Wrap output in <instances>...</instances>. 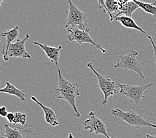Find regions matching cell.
<instances>
[{"label":"cell","mask_w":156,"mask_h":138,"mask_svg":"<svg viewBox=\"0 0 156 138\" xmlns=\"http://www.w3.org/2000/svg\"><path fill=\"white\" fill-rule=\"evenodd\" d=\"M58 86L55 89L53 98L55 99L65 100L75 111V117L80 118L81 114L79 111L76 104V98L80 95L79 90L80 84L71 83L62 75L60 68L58 67Z\"/></svg>","instance_id":"6da1fadb"},{"label":"cell","mask_w":156,"mask_h":138,"mask_svg":"<svg viewBox=\"0 0 156 138\" xmlns=\"http://www.w3.org/2000/svg\"><path fill=\"white\" fill-rule=\"evenodd\" d=\"M115 118V121H124L134 128H140L142 127L156 128V125L152 122L148 121L143 117L142 113L139 111L128 110L127 111H122L119 108L113 109L111 111Z\"/></svg>","instance_id":"7a4b0ae2"},{"label":"cell","mask_w":156,"mask_h":138,"mask_svg":"<svg viewBox=\"0 0 156 138\" xmlns=\"http://www.w3.org/2000/svg\"><path fill=\"white\" fill-rule=\"evenodd\" d=\"M117 53L118 62L114 66L115 69H124L125 73L132 70L139 74L141 80L145 79L142 65L137 59V56L138 55L137 51H131L125 55H122L118 52Z\"/></svg>","instance_id":"3957f363"},{"label":"cell","mask_w":156,"mask_h":138,"mask_svg":"<svg viewBox=\"0 0 156 138\" xmlns=\"http://www.w3.org/2000/svg\"><path fill=\"white\" fill-rule=\"evenodd\" d=\"M87 66L90 68L93 73L96 74L98 78V87L101 90L103 93V98L102 99V106H105L108 102V99L109 97L115 96L116 94V86L117 84L108 76H104L98 73L94 69L92 63L89 62Z\"/></svg>","instance_id":"277c9868"},{"label":"cell","mask_w":156,"mask_h":138,"mask_svg":"<svg viewBox=\"0 0 156 138\" xmlns=\"http://www.w3.org/2000/svg\"><path fill=\"white\" fill-rule=\"evenodd\" d=\"M117 85L120 88L121 95L127 96L131 102L136 104H140L142 102V100L145 98L144 92L153 86V84H143L138 86H133L121 84L118 82Z\"/></svg>","instance_id":"5b68a950"},{"label":"cell","mask_w":156,"mask_h":138,"mask_svg":"<svg viewBox=\"0 0 156 138\" xmlns=\"http://www.w3.org/2000/svg\"><path fill=\"white\" fill-rule=\"evenodd\" d=\"M67 31L69 33L68 39L71 42H76L81 45L83 43H89L94 45L96 48L102 52V53H106V50L103 48L100 44L96 42L92 38L90 32V29H86L85 30H80L79 27L75 28H69Z\"/></svg>","instance_id":"8992f818"},{"label":"cell","mask_w":156,"mask_h":138,"mask_svg":"<svg viewBox=\"0 0 156 138\" xmlns=\"http://www.w3.org/2000/svg\"><path fill=\"white\" fill-rule=\"evenodd\" d=\"M69 11L67 17L66 29L75 28L78 26L80 30H85L84 23L87 21V14L74 4L72 1L69 0Z\"/></svg>","instance_id":"52a82bcc"},{"label":"cell","mask_w":156,"mask_h":138,"mask_svg":"<svg viewBox=\"0 0 156 138\" xmlns=\"http://www.w3.org/2000/svg\"><path fill=\"white\" fill-rule=\"evenodd\" d=\"M30 39V36L28 34L25 35L23 39H17L16 42L12 43L10 44L7 53L3 56V58L5 61H8L10 58H31L27 51L25 49V43Z\"/></svg>","instance_id":"ba28073f"},{"label":"cell","mask_w":156,"mask_h":138,"mask_svg":"<svg viewBox=\"0 0 156 138\" xmlns=\"http://www.w3.org/2000/svg\"><path fill=\"white\" fill-rule=\"evenodd\" d=\"M88 115L90 118L84 122V129L90 133L94 132L96 135H103L106 138H111L107 133L105 122L96 117L93 111H90Z\"/></svg>","instance_id":"9c48e42d"},{"label":"cell","mask_w":156,"mask_h":138,"mask_svg":"<svg viewBox=\"0 0 156 138\" xmlns=\"http://www.w3.org/2000/svg\"><path fill=\"white\" fill-rule=\"evenodd\" d=\"M33 44H35L36 45H37L41 48L44 51V53H45L47 58H49L52 62L54 63L55 65H58L59 57H60V51L62 48L61 45L59 46L58 47H51L47 45L46 44L37 41L33 42Z\"/></svg>","instance_id":"30bf717a"},{"label":"cell","mask_w":156,"mask_h":138,"mask_svg":"<svg viewBox=\"0 0 156 138\" xmlns=\"http://www.w3.org/2000/svg\"><path fill=\"white\" fill-rule=\"evenodd\" d=\"M118 5L119 12L116 15L114 16V20L115 17L120 16H125L129 17H132L133 12L136 9L140 8L139 6L136 4L134 1H124V0H120V1H118Z\"/></svg>","instance_id":"8fae6325"},{"label":"cell","mask_w":156,"mask_h":138,"mask_svg":"<svg viewBox=\"0 0 156 138\" xmlns=\"http://www.w3.org/2000/svg\"><path fill=\"white\" fill-rule=\"evenodd\" d=\"M31 99L32 100V101L37 104L38 105L42 108V110H43L44 114V119H45V121L47 124H49L53 127L57 126L60 124V123H59V121L57 119V115L53 109H51L49 107L44 106L41 102H40L37 100V98L34 96H31Z\"/></svg>","instance_id":"7c38bea8"},{"label":"cell","mask_w":156,"mask_h":138,"mask_svg":"<svg viewBox=\"0 0 156 138\" xmlns=\"http://www.w3.org/2000/svg\"><path fill=\"white\" fill-rule=\"evenodd\" d=\"M13 29H10V30L7 31L6 32L2 33V36L3 37H5V43L4 47H3L2 50V54L3 57L5 56L7 53L8 48L10 46V44L12 43V42L15 39H16L18 37H19V26H13L12 25Z\"/></svg>","instance_id":"4fadbf2b"},{"label":"cell","mask_w":156,"mask_h":138,"mask_svg":"<svg viewBox=\"0 0 156 138\" xmlns=\"http://www.w3.org/2000/svg\"><path fill=\"white\" fill-rule=\"evenodd\" d=\"M114 20L118 21L119 23H120L124 27L126 28L136 29V30L142 32V33H144V34L146 33L142 28H141L139 25H137L136 24L134 20H133L132 17H129L125 16H120L115 17Z\"/></svg>","instance_id":"5bb4252c"},{"label":"cell","mask_w":156,"mask_h":138,"mask_svg":"<svg viewBox=\"0 0 156 138\" xmlns=\"http://www.w3.org/2000/svg\"><path fill=\"white\" fill-rule=\"evenodd\" d=\"M0 92L2 93H6V94L17 96L23 102L25 101L26 100L25 92L20 90V89L15 87L13 84H11L9 82H7L5 87L1 89Z\"/></svg>","instance_id":"9a60e30c"},{"label":"cell","mask_w":156,"mask_h":138,"mask_svg":"<svg viewBox=\"0 0 156 138\" xmlns=\"http://www.w3.org/2000/svg\"><path fill=\"white\" fill-rule=\"evenodd\" d=\"M5 135L6 138H24L23 133L20 128H13L7 124L4 125Z\"/></svg>","instance_id":"2e32d148"},{"label":"cell","mask_w":156,"mask_h":138,"mask_svg":"<svg viewBox=\"0 0 156 138\" xmlns=\"http://www.w3.org/2000/svg\"><path fill=\"white\" fill-rule=\"evenodd\" d=\"M134 2L139 6L140 8L142 9L145 12L150 13L156 17V2L151 3L142 2L140 1H135Z\"/></svg>","instance_id":"e0dca14e"},{"label":"cell","mask_w":156,"mask_h":138,"mask_svg":"<svg viewBox=\"0 0 156 138\" xmlns=\"http://www.w3.org/2000/svg\"><path fill=\"white\" fill-rule=\"evenodd\" d=\"M105 5L108 10V15L110 17V21H114V16L112 13L119 12L118 1L114 0H106L105 1Z\"/></svg>","instance_id":"ac0fdd59"},{"label":"cell","mask_w":156,"mask_h":138,"mask_svg":"<svg viewBox=\"0 0 156 138\" xmlns=\"http://www.w3.org/2000/svg\"><path fill=\"white\" fill-rule=\"evenodd\" d=\"M27 114L16 111V112H15V120L13 122V125L15 126L19 124L22 126H25L26 124V122H27Z\"/></svg>","instance_id":"d6986e66"},{"label":"cell","mask_w":156,"mask_h":138,"mask_svg":"<svg viewBox=\"0 0 156 138\" xmlns=\"http://www.w3.org/2000/svg\"><path fill=\"white\" fill-rule=\"evenodd\" d=\"M98 2V7L99 8L101 9V12L102 13H108V10L107 7L105 5V1H103V0H99Z\"/></svg>","instance_id":"ffe728a7"},{"label":"cell","mask_w":156,"mask_h":138,"mask_svg":"<svg viewBox=\"0 0 156 138\" xmlns=\"http://www.w3.org/2000/svg\"><path fill=\"white\" fill-rule=\"evenodd\" d=\"M147 38L150 40V42L151 43L152 47H153V49H154V61L155 62V67H156V45L154 41L153 38L151 36H148Z\"/></svg>","instance_id":"44dd1931"},{"label":"cell","mask_w":156,"mask_h":138,"mask_svg":"<svg viewBox=\"0 0 156 138\" xmlns=\"http://www.w3.org/2000/svg\"><path fill=\"white\" fill-rule=\"evenodd\" d=\"M8 113L9 112H7V111L6 106H2V108H0V115H1L2 117L6 118Z\"/></svg>","instance_id":"7402d4cb"},{"label":"cell","mask_w":156,"mask_h":138,"mask_svg":"<svg viewBox=\"0 0 156 138\" xmlns=\"http://www.w3.org/2000/svg\"><path fill=\"white\" fill-rule=\"evenodd\" d=\"M6 118L7 121H8L9 123H13V122L15 120V113H13L12 111H11V112H9L7 115Z\"/></svg>","instance_id":"603a6c76"},{"label":"cell","mask_w":156,"mask_h":138,"mask_svg":"<svg viewBox=\"0 0 156 138\" xmlns=\"http://www.w3.org/2000/svg\"><path fill=\"white\" fill-rule=\"evenodd\" d=\"M146 138H156V136H151V135H150V134H147Z\"/></svg>","instance_id":"cb8c5ba5"},{"label":"cell","mask_w":156,"mask_h":138,"mask_svg":"<svg viewBox=\"0 0 156 138\" xmlns=\"http://www.w3.org/2000/svg\"><path fill=\"white\" fill-rule=\"evenodd\" d=\"M69 138H75V137L73 136L72 133H69Z\"/></svg>","instance_id":"d4e9b609"},{"label":"cell","mask_w":156,"mask_h":138,"mask_svg":"<svg viewBox=\"0 0 156 138\" xmlns=\"http://www.w3.org/2000/svg\"><path fill=\"white\" fill-rule=\"evenodd\" d=\"M2 138H6V137H4V136H2Z\"/></svg>","instance_id":"484cf974"},{"label":"cell","mask_w":156,"mask_h":138,"mask_svg":"<svg viewBox=\"0 0 156 138\" xmlns=\"http://www.w3.org/2000/svg\"><path fill=\"white\" fill-rule=\"evenodd\" d=\"M116 138H118V137H116Z\"/></svg>","instance_id":"4316f807"}]
</instances>
